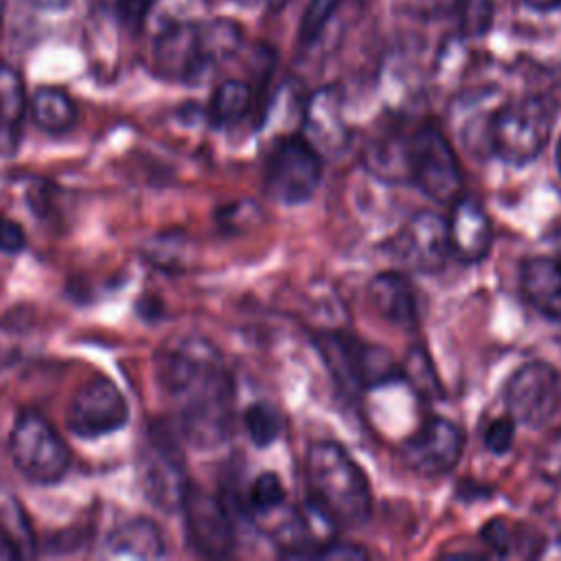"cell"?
Segmentation results:
<instances>
[{
	"instance_id": "18",
	"label": "cell",
	"mask_w": 561,
	"mask_h": 561,
	"mask_svg": "<svg viewBox=\"0 0 561 561\" xmlns=\"http://www.w3.org/2000/svg\"><path fill=\"white\" fill-rule=\"evenodd\" d=\"M368 300L373 309L399 329L419 324V300L414 285L399 272H379L368 283Z\"/></svg>"
},
{
	"instance_id": "29",
	"label": "cell",
	"mask_w": 561,
	"mask_h": 561,
	"mask_svg": "<svg viewBox=\"0 0 561 561\" xmlns=\"http://www.w3.org/2000/svg\"><path fill=\"white\" fill-rule=\"evenodd\" d=\"M462 33L469 37H480L489 31L493 18V0H460Z\"/></svg>"
},
{
	"instance_id": "25",
	"label": "cell",
	"mask_w": 561,
	"mask_h": 561,
	"mask_svg": "<svg viewBox=\"0 0 561 561\" xmlns=\"http://www.w3.org/2000/svg\"><path fill=\"white\" fill-rule=\"evenodd\" d=\"M243 427L256 447L272 445L283 432V419L270 403H252L243 412Z\"/></svg>"
},
{
	"instance_id": "33",
	"label": "cell",
	"mask_w": 561,
	"mask_h": 561,
	"mask_svg": "<svg viewBox=\"0 0 561 561\" xmlns=\"http://www.w3.org/2000/svg\"><path fill=\"white\" fill-rule=\"evenodd\" d=\"M121 2V13L129 24H138L145 20L149 13V7L153 0H118Z\"/></svg>"
},
{
	"instance_id": "2",
	"label": "cell",
	"mask_w": 561,
	"mask_h": 561,
	"mask_svg": "<svg viewBox=\"0 0 561 561\" xmlns=\"http://www.w3.org/2000/svg\"><path fill=\"white\" fill-rule=\"evenodd\" d=\"M305 482L309 504L335 526H362L373 506L364 469L335 440H313L305 454Z\"/></svg>"
},
{
	"instance_id": "22",
	"label": "cell",
	"mask_w": 561,
	"mask_h": 561,
	"mask_svg": "<svg viewBox=\"0 0 561 561\" xmlns=\"http://www.w3.org/2000/svg\"><path fill=\"white\" fill-rule=\"evenodd\" d=\"M364 164L368 171L386 182L410 180L408 173V140L401 138H375L366 153Z\"/></svg>"
},
{
	"instance_id": "32",
	"label": "cell",
	"mask_w": 561,
	"mask_h": 561,
	"mask_svg": "<svg viewBox=\"0 0 561 561\" xmlns=\"http://www.w3.org/2000/svg\"><path fill=\"white\" fill-rule=\"evenodd\" d=\"M26 245V234L20 224L9 217H0V252L18 254Z\"/></svg>"
},
{
	"instance_id": "39",
	"label": "cell",
	"mask_w": 561,
	"mask_h": 561,
	"mask_svg": "<svg viewBox=\"0 0 561 561\" xmlns=\"http://www.w3.org/2000/svg\"><path fill=\"white\" fill-rule=\"evenodd\" d=\"M287 0H270V4H272V9H280L283 4H285Z\"/></svg>"
},
{
	"instance_id": "8",
	"label": "cell",
	"mask_w": 561,
	"mask_h": 561,
	"mask_svg": "<svg viewBox=\"0 0 561 561\" xmlns=\"http://www.w3.org/2000/svg\"><path fill=\"white\" fill-rule=\"evenodd\" d=\"M322 180V156L305 136H289L274 145L265 162V191L272 199L294 206L313 197Z\"/></svg>"
},
{
	"instance_id": "16",
	"label": "cell",
	"mask_w": 561,
	"mask_h": 561,
	"mask_svg": "<svg viewBox=\"0 0 561 561\" xmlns=\"http://www.w3.org/2000/svg\"><path fill=\"white\" fill-rule=\"evenodd\" d=\"M302 136L320 156H340L348 147L351 131L344 121L342 94L337 88L327 85L309 96L305 105Z\"/></svg>"
},
{
	"instance_id": "19",
	"label": "cell",
	"mask_w": 561,
	"mask_h": 561,
	"mask_svg": "<svg viewBox=\"0 0 561 561\" xmlns=\"http://www.w3.org/2000/svg\"><path fill=\"white\" fill-rule=\"evenodd\" d=\"M103 554L110 559H160L167 548L160 528L147 517H136L105 537Z\"/></svg>"
},
{
	"instance_id": "31",
	"label": "cell",
	"mask_w": 561,
	"mask_h": 561,
	"mask_svg": "<svg viewBox=\"0 0 561 561\" xmlns=\"http://www.w3.org/2000/svg\"><path fill=\"white\" fill-rule=\"evenodd\" d=\"M480 537L484 539V543L502 554L508 557L511 554V546H513V528L506 519H491L484 524V528L480 530Z\"/></svg>"
},
{
	"instance_id": "38",
	"label": "cell",
	"mask_w": 561,
	"mask_h": 561,
	"mask_svg": "<svg viewBox=\"0 0 561 561\" xmlns=\"http://www.w3.org/2000/svg\"><path fill=\"white\" fill-rule=\"evenodd\" d=\"M554 156H557V169H559V175H561V136H559V140H557Z\"/></svg>"
},
{
	"instance_id": "5",
	"label": "cell",
	"mask_w": 561,
	"mask_h": 561,
	"mask_svg": "<svg viewBox=\"0 0 561 561\" xmlns=\"http://www.w3.org/2000/svg\"><path fill=\"white\" fill-rule=\"evenodd\" d=\"M410 180L436 204H451L462 195V169L445 134L434 125L419 127L408 138Z\"/></svg>"
},
{
	"instance_id": "36",
	"label": "cell",
	"mask_w": 561,
	"mask_h": 561,
	"mask_svg": "<svg viewBox=\"0 0 561 561\" xmlns=\"http://www.w3.org/2000/svg\"><path fill=\"white\" fill-rule=\"evenodd\" d=\"M421 7H425V9H430V11H440V9H445V7H449V4H454V2H458V0H416Z\"/></svg>"
},
{
	"instance_id": "41",
	"label": "cell",
	"mask_w": 561,
	"mask_h": 561,
	"mask_svg": "<svg viewBox=\"0 0 561 561\" xmlns=\"http://www.w3.org/2000/svg\"><path fill=\"white\" fill-rule=\"evenodd\" d=\"M237 2H241V4H252V2H259V0H237Z\"/></svg>"
},
{
	"instance_id": "34",
	"label": "cell",
	"mask_w": 561,
	"mask_h": 561,
	"mask_svg": "<svg viewBox=\"0 0 561 561\" xmlns=\"http://www.w3.org/2000/svg\"><path fill=\"white\" fill-rule=\"evenodd\" d=\"M31 7L42 9V11H59L70 4V0H26Z\"/></svg>"
},
{
	"instance_id": "9",
	"label": "cell",
	"mask_w": 561,
	"mask_h": 561,
	"mask_svg": "<svg viewBox=\"0 0 561 561\" xmlns=\"http://www.w3.org/2000/svg\"><path fill=\"white\" fill-rule=\"evenodd\" d=\"M504 401L515 423L543 427L561 405V377L546 362H528L508 377Z\"/></svg>"
},
{
	"instance_id": "26",
	"label": "cell",
	"mask_w": 561,
	"mask_h": 561,
	"mask_svg": "<svg viewBox=\"0 0 561 561\" xmlns=\"http://www.w3.org/2000/svg\"><path fill=\"white\" fill-rule=\"evenodd\" d=\"M250 508L259 515H270L285 504V486L274 471H263L250 486Z\"/></svg>"
},
{
	"instance_id": "12",
	"label": "cell",
	"mask_w": 561,
	"mask_h": 561,
	"mask_svg": "<svg viewBox=\"0 0 561 561\" xmlns=\"http://www.w3.org/2000/svg\"><path fill=\"white\" fill-rule=\"evenodd\" d=\"M465 451V432L449 419H427L401 445V460L421 476H443L451 471Z\"/></svg>"
},
{
	"instance_id": "15",
	"label": "cell",
	"mask_w": 561,
	"mask_h": 561,
	"mask_svg": "<svg viewBox=\"0 0 561 561\" xmlns=\"http://www.w3.org/2000/svg\"><path fill=\"white\" fill-rule=\"evenodd\" d=\"M445 221L451 256L465 265H473L486 259L493 243V226L478 199L462 193L456 202L449 204V215Z\"/></svg>"
},
{
	"instance_id": "17",
	"label": "cell",
	"mask_w": 561,
	"mask_h": 561,
	"mask_svg": "<svg viewBox=\"0 0 561 561\" xmlns=\"http://www.w3.org/2000/svg\"><path fill=\"white\" fill-rule=\"evenodd\" d=\"M519 291L537 313L561 320V261L550 254L526 259L519 267Z\"/></svg>"
},
{
	"instance_id": "4",
	"label": "cell",
	"mask_w": 561,
	"mask_h": 561,
	"mask_svg": "<svg viewBox=\"0 0 561 561\" xmlns=\"http://www.w3.org/2000/svg\"><path fill=\"white\" fill-rule=\"evenodd\" d=\"M552 118V105L548 99L535 94L517 99L500 107L489 121V145L506 164H530L550 140Z\"/></svg>"
},
{
	"instance_id": "6",
	"label": "cell",
	"mask_w": 561,
	"mask_h": 561,
	"mask_svg": "<svg viewBox=\"0 0 561 561\" xmlns=\"http://www.w3.org/2000/svg\"><path fill=\"white\" fill-rule=\"evenodd\" d=\"M9 449L15 469L31 482L53 484L70 467V451L55 427L33 410L22 412L11 430Z\"/></svg>"
},
{
	"instance_id": "3",
	"label": "cell",
	"mask_w": 561,
	"mask_h": 561,
	"mask_svg": "<svg viewBox=\"0 0 561 561\" xmlns=\"http://www.w3.org/2000/svg\"><path fill=\"white\" fill-rule=\"evenodd\" d=\"M241 46V28L232 20L162 24L153 42L156 72L169 81L195 83Z\"/></svg>"
},
{
	"instance_id": "14",
	"label": "cell",
	"mask_w": 561,
	"mask_h": 561,
	"mask_svg": "<svg viewBox=\"0 0 561 561\" xmlns=\"http://www.w3.org/2000/svg\"><path fill=\"white\" fill-rule=\"evenodd\" d=\"M394 254L419 272H436L449 256L447 221L432 210H419L394 239Z\"/></svg>"
},
{
	"instance_id": "13",
	"label": "cell",
	"mask_w": 561,
	"mask_h": 561,
	"mask_svg": "<svg viewBox=\"0 0 561 561\" xmlns=\"http://www.w3.org/2000/svg\"><path fill=\"white\" fill-rule=\"evenodd\" d=\"M191 546L210 559L228 557L234 548V528L224 502L197 486H188L182 502Z\"/></svg>"
},
{
	"instance_id": "20",
	"label": "cell",
	"mask_w": 561,
	"mask_h": 561,
	"mask_svg": "<svg viewBox=\"0 0 561 561\" xmlns=\"http://www.w3.org/2000/svg\"><path fill=\"white\" fill-rule=\"evenodd\" d=\"M24 112H26L24 81L13 66L0 61V151H2V145H9V151H13Z\"/></svg>"
},
{
	"instance_id": "28",
	"label": "cell",
	"mask_w": 561,
	"mask_h": 561,
	"mask_svg": "<svg viewBox=\"0 0 561 561\" xmlns=\"http://www.w3.org/2000/svg\"><path fill=\"white\" fill-rule=\"evenodd\" d=\"M342 0H309L302 22H300V42L311 44L329 24Z\"/></svg>"
},
{
	"instance_id": "30",
	"label": "cell",
	"mask_w": 561,
	"mask_h": 561,
	"mask_svg": "<svg viewBox=\"0 0 561 561\" xmlns=\"http://www.w3.org/2000/svg\"><path fill=\"white\" fill-rule=\"evenodd\" d=\"M515 425L517 423L511 416H500V419L489 421L484 425V432H482L484 447L495 456L506 454L513 445V438H515Z\"/></svg>"
},
{
	"instance_id": "35",
	"label": "cell",
	"mask_w": 561,
	"mask_h": 561,
	"mask_svg": "<svg viewBox=\"0 0 561 561\" xmlns=\"http://www.w3.org/2000/svg\"><path fill=\"white\" fill-rule=\"evenodd\" d=\"M524 2L537 11H552L561 4V0H524Z\"/></svg>"
},
{
	"instance_id": "40",
	"label": "cell",
	"mask_w": 561,
	"mask_h": 561,
	"mask_svg": "<svg viewBox=\"0 0 561 561\" xmlns=\"http://www.w3.org/2000/svg\"><path fill=\"white\" fill-rule=\"evenodd\" d=\"M2 11H4V0H0V24H2Z\"/></svg>"
},
{
	"instance_id": "7",
	"label": "cell",
	"mask_w": 561,
	"mask_h": 561,
	"mask_svg": "<svg viewBox=\"0 0 561 561\" xmlns=\"http://www.w3.org/2000/svg\"><path fill=\"white\" fill-rule=\"evenodd\" d=\"M318 346L324 364L342 386L370 390L401 379V366L381 346L346 333H327L320 337Z\"/></svg>"
},
{
	"instance_id": "10",
	"label": "cell",
	"mask_w": 561,
	"mask_h": 561,
	"mask_svg": "<svg viewBox=\"0 0 561 561\" xmlns=\"http://www.w3.org/2000/svg\"><path fill=\"white\" fill-rule=\"evenodd\" d=\"M140 486L149 502L162 511L182 508V502L188 493V476L180 445L156 430L147 436L145 447L140 449Z\"/></svg>"
},
{
	"instance_id": "24",
	"label": "cell",
	"mask_w": 561,
	"mask_h": 561,
	"mask_svg": "<svg viewBox=\"0 0 561 561\" xmlns=\"http://www.w3.org/2000/svg\"><path fill=\"white\" fill-rule=\"evenodd\" d=\"M0 537L15 552V557H33L35 554V537L28 526V519L20 504L11 502L0 506Z\"/></svg>"
},
{
	"instance_id": "23",
	"label": "cell",
	"mask_w": 561,
	"mask_h": 561,
	"mask_svg": "<svg viewBox=\"0 0 561 561\" xmlns=\"http://www.w3.org/2000/svg\"><path fill=\"white\" fill-rule=\"evenodd\" d=\"M252 105V88L241 79H228L217 85L210 96L208 118L215 127L237 125Z\"/></svg>"
},
{
	"instance_id": "11",
	"label": "cell",
	"mask_w": 561,
	"mask_h": 561,
	"mask_svg": "<svg viewBox=\"0 0 561 561\" xmlns=\"http://www.w3.org/2000/svg\"><path fill=\"white\" fill-rule=\"evenodd\" d=\"M129 419L123 392L105 377H94L77 388L68 408V427L81 438H99L121 430Z\"/></svg>"
},
{
	"instance_id": "1",
	"label": "cell",
	"mask_w": 561,
	"mask_h": 561,
	"mask_svg": "<svg viewBox=\"0 0 561 561\" xmlns=\"http://www.w3.org/2000/svg\"><path fill=\"white\" fill-rule=\"evenodd\" d=\"M158 377L178 405L182 432L193 445L215 447L228 436L234 386L219 351L206 337L182 335L164 346Z\"/></svg>"
},
{
	"instance_id": "21",
	"label": "cell",
	"mask_w": 561,
	"mask_h": 561,
	"mask_svg": "<svg viewBox=\"0 0 561 561\" xmlns=\"http://www.w3.org/2000/svg\"><path fill=\"white\" fill-rule=\"evenodd\" d=\"M31 114L39 129L59 136L66 134L77 121V107L72 99L59 88H39L31 99Z\"/></svg>"
},
{
	"instance_id": "37",
	"label": "cell",
	"mask_w": 561,
	"mask_h": 561,
	"mask_svg": "<svg viewBox=\"0 0 561 561\" xmlns=\"http://www.w3.org/2000/svg\"><path fill=\"white\" fill-rule=\"evenodd\" d=\"M552 241H554V252H557L554 256L561 261V228L554 232V239H552Z\"/></svg>"
},
{
	"instance_id": "27",
	"label": "cell",
	"mask_w": 561,
	"mask_h": 561,
	"mask_svg": "<svg viewBox=\"0 0 561 561\" xmlns=\"http://www.w3.org/2000/svg\"><path fill=\"white\" fill-rule=\"evenodd\" d=\"M401 377H405L425 397H432L434 392H438L436 373L432 370L430 357L423 348H414L412 353H408V359L401 366Z\"/></svg>"
}]
</instances>
